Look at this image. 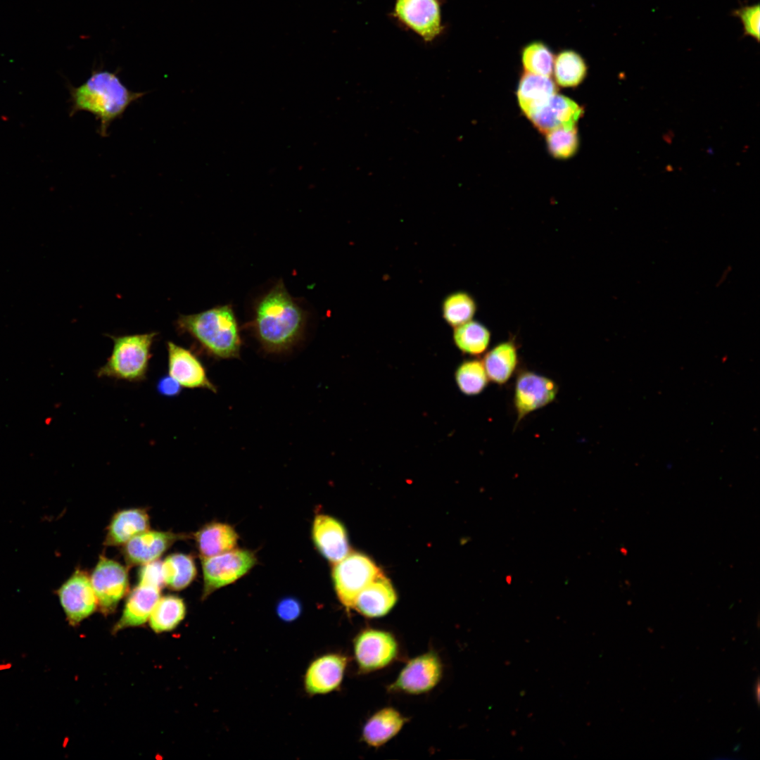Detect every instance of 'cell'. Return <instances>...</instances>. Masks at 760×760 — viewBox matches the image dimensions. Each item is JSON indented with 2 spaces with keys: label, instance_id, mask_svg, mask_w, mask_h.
Segmentation results:
<instances>
[{
  "label": "cell",
  "instance_id": "1",
  "mask_svg": "<svg viewBox=\"0 0 760 760\" xmlns=\"http://www.w3.org/2000/svg\"><path fill=\"white\" fill-rule=\"evenodd\" d=\"M306 318L305 310L280 279L255 301L249 327L265 351L281 353L300 338Z\"/></svg>",
  "mask_w": 760,
  "mask_h": 760
},
{
  "label": "cell",
  "instance_id": "2",
  "mask_svg": "<svg viewBox=\"0 0 760 760\" xmlns=\"http://www.w3.org/2000/svg\"><path fill=\"white\" fill-rule=\"evenodd\" d=\"M101 68L92 70L91 76L80 86L68 84L70 92V116L80 111L93 114L100 122L98 132L108 136L110 123L122 118L126 109L146 92L129 89L118 75Z\"/></svg>",
  "mask_w": 760,
  "mask_h": 760
},
{
  "label": "cell",
  "instance_id": "3",
  "mask_svg": "<svg viewBox=\"0 0 760 760\" xmlns=\"http://www.w3.org/2000/svg\"><path fill=\"white\" fill-rule=\"evenodd\" d=\"M177 331L193 338L209 355L218 359L239 357L241 338L237 319L229 304L192 315H180Z\"/></svg>",
  "mask_w": 760,
  "mask_h": 760
},
{
  "label": "cell",
  "instance_id": "4",
  "mask_svg": "<svg viewBox=\"0 0 760 760\" xmlns=\"http://www.w3.org/2000/svg\"><path fill=\"white\" fill-rule=\"evenodd\" d=\"M156 331L123 336L108 335L113 341L110 355L97 370V376L131 382L146 379Z\"/></svg>",
  "mask_w": 760,
  "mask_h": 760
},
{
  "label": "cell",
  "instance_id": "5",
  "mask_svg": "<svg viewBox=\"0 0 760 760\" xmlns=\"http://www.w3.org/2000/svg\"><path fill=\"white\" fill-rule=\"evenodd\" d=\"M381 571L374 562L359 552H349L334 564L332 578L337 597L348 609H353L359 593Z\"/></svg>",
  "mask_w": 760,
  "mask_h": 760
},
{
  "label": "cell",
  "instance_id": "6",
  "mask_svg": "<svg viewBox=\"0 0 760 760\" xmlns=\"http://www.w3.org/2000/svg\"><path fill=\"white\" fill-rule=\"evenodd\" d=\"M203 577L202 600L214 591L237 581L256 564L251 550L234 548L227 552L201 559Z\"/></svg>",
  "mask_w": 760,
  "mask_h": 760
},
{
  "label": "cell",
  "instance_id": "7",
  "mask_svg": "<svg viewBox=\"0 0 760 760\" xmlns=\"http://www.w3.org/2000/svg\"><path fill=\"white\" fill-rule=\"evenodd\" d=\"M90 579L98 601V609L104 614L113 612L129 591L127 569L120 562L100 556Z\"/></svg>",
  "mask_w": 760,
  "mask_h": 760
},
{
  "label": "cell",
  "instance_id": "8",
  "mask_svg": "<svg viewBox=\"0 0 760 760\" xmlns=\"http://www.w3.org/2000/svg\"><path fill=\"white\" fill-rule=\"evenodd\" d=\"M70 625L75 626L98 609V601L87 571L77 568L56 590Z\"/></svg>",
  "mask_w": 760,
  "mask_h": 760
},
{
  "label": "cell",
  "instance_id": "9",
  "mask_svg": "<svg viewBox=\"0 0 760 760\" xmlns=\"http://www.w3.org/2000/svg\"><path fill=\"white\" fill-rule=\"evenodd\" d=\"M441 0H395L393 16L425 42H431L444 30Z\"/></svg>",
  "mask_w": 760,
  "mask_h": 760
},
{
  "label": "cell",
  "instance_id": "10",
  "mask_svg": "<svg viewBox=\"0 0 760 760\" xmlns=\"http://www.w3.org/2000/svg\"><path fill=\"white\" fill-rule=\"evenodd\" d=\"M558 391V385L553 379L531 370L520 372L514 387L516 424L529 414L552 403Z\"/></svg>",
  "mask_w": 760,
  "mask_h": 760
},
{
  "label": "cell",
  "instance_id": "11",
  "mask_svg": "<svg viewBox=\"0 0 760 760\" xmlns=\"http://www.w3.org/2000/svg\"><path fill=\"white\" fill-rule=\"evenodd\" d=\"M398 642L389 632L368 628L354 639L353 650L359 669L368 673L390 664L398 654Z\"/></svg>",
  "mask_w": 760,
  "mask_h": 760
},
{
  "label": "cell",
  "instance_id": "12",
  "mask_svg": "<svg viewBox=\"0 0 760 760\" xmlns=\"http://www.w3.org/2000/svg\"><path fill=\"white\" fill-rule=\"evenodd\" d=\"M443 675V665L438 655L428 652L410 659L388 686L391 692L419 695L431 690Z\"/></svg>",
  "mask_w": 760,
  "mask_h": 760
},
{
  "label": "cell",
  "instance_id": "13",
  "mask_svg": "<svg viewBox=\"0 0 760 760\" xmlns=\"http://www.w3.org/2000/svg\"><path fill=\"white\" fill-rule=\"evenodd\" d=\"M190 538L189 533L148 529L123 545L122 552L128 566H142L158 560L175 542Z\"/></svg>",
  "mask_w": 760,
  "mask_h": 760
},
{
  "label": "cell",
  "instance_id": "14",
  "mask_svg": "<svg viewBox=\"0 0 760 760\" xmlns=\"http://www.w3.org/2000/svg\"><path fill=\"white\" fill-rule=\"evenodd\" d=\"M166 345L168 374L182 387L217 391V388L208 379L203 365L191 350L172 341H167Z\"/></svg>",
  "mask_w": 760,
  "mask_h": 760
},
{
  "label": "cell",
  "instance_id": "15",
  "mask_svg": "<svg viewBox=\"0 0 760 760\" xmlns=\"http://www.w3.org/2000/svg\"><path fill=\"white\" fill-rule=\"evenodd\" d=\"M347 657L341 654H327L314 660L307 669L304 687L310 695H324L341 685L347 666Z\"/></svg>",
  "mask_w": 760,
  "mask_h": 760
},
{
  "label": "cell",
  "instance_id": "16",
  "mask_svg": "<svg viewBox=\"0 0 760 760\" xmlns=\"http://www.w3.org/2000/svg\"><path fill=\"white\" fill-rule=\"evenodd\" d=\"M312 540L318 551L330 562L341 561L349 552L346 531L335 518L327 514H317L312 526Z\"/></svg>",
  "mask_w": 760,
  "mask_h": 760
},
{
  "label": "cell",
  "instance_id": "17",
  "mask_svg": "<svg viewBox=\"0 0 760 760\" xmlns=\"http://www.w3.org/2000/svg\"><path fill=\"white\" fill-rule=\"evenodd\" d=\"M582 113V108L576 102L556 94L529 119L540 132L547 134L557 129L574 128Z\"/></svg>",
  "mask_w": 760,
  "mask_h": 760
},
{
  "label": "cell",
  "instance_id": "18",
  "mask_svg": "<svg viewBox=\"0 0 760 760\" xmlns=\"http://www.w3.org/2000/svg\"><path fill=\"white\" fill-rule=\"evenodd\" d=\"M161 588L139 583L129 592L122 615L115 624L113 631L140 626L148 621L149 616L160 597Z\"/></svg>",
  "mask_w": 760,
  "mask_h": 760
},
{
  "label": "cell",
  "instance_id": "19",
  "mask_svg": "<svg viewBox=\"0 0 760 760\" xmlns=\"http://www.w3.org/2000/svg\"><path fill=\"white\" fill-rule=\"evenodd\" d=\"M397 601L391 581L381 572L357 595L353 609L369 618L388 614Z\"/></svg>",
  "mask_w": 760,
  "mask_h": 760
},
{
  "label": "cell",
  "instance_id": "20",
  "mask_svg": "<svg viewBox=\"0 0 760 760\" xmlns=\"http://www.w3.org/2000/svg\"><path fill=\"white\" fill-rule=\"evenodd\" d=\"M150 528V518L146 508L123 509L115 512L106 529L103 544L122 546L137 534Z\"/></svg>",
  "mask_w": 760,
  "mask_h": 760
},
{
  "label": "cell",
  "instance_id": "21",
  "mask_svg": "<svg viewBox=\"0 0 760 760\" xmlns=\"http://www.w3.org/2000/svg\"><path fill=\"white\" fill-rule=\"evenodd\" d=\"M201 559L227 552L236 547L239 536L229 524L212 521L191 534Z\"/></svg>",
  "mask_w": 760,
  "mask_h": 760
},
{
  "label": "cell",
  "instance_id": "22",
  "mask_svg": "<svg viewBox=\"0 0 760 760\" xmlns=\"http://www.w3.org/2000/svg\"><path fill=\"white\" fill-rule=\"evenodd\" d=\"M488 379L502 386L507 383L517 371L518 348L512 340L500 342L488 351L482 361Z\"/></svg>",
  "mask_w": 760,
  "mask_h": 760
},
{
  "label": "cell",
  "instance_id": "23",
  "mask_svg": "<svg viewBox=\"0 0 760 760\" xmlns=\"http://www.w3.org/2000/svg\"><path fill=\"white\" fill-rule=\"evenodd\" d=\"M405 721L406 718L394 708H383L374 713L364 725L362 740L369 746L381 747L400 731Z\"/></svg>",
  "mask_w": 760,
  "mask_h": 760
},
{
  "label": "cell",
  "instance_id": "24",
  "mask_svg": "<svg viewBox=\"0 0 760 760\" xmlns=\"http://www.w3.org/2000/svg\"><path fill=\"white\" fill-rule=\"evenodd\" d=\"M556 94L557 87L550 77L525 72L519 83L517 97L521 110L530 118Z\"/></svg>",
  "mask_w": 760,
  "mask_h": 760
},
{
  "label": "cell",
  "instance_id": "25",
  "mask_svg": "<svg viewBox=\"0 0 760 760\" xmlns=\"http://www.w3.org/2000/svg\"><path fill=\"white\" fill-rule=\"evenodd\" d=\"M164 585L172 590H181L195 579L197 570L190 555L176 552L167 555L162 562Z\"/></svg>",
  "mask_w": 760,
  "mask_h": 760
},
{
  "label": "cell",
  "instance_id": "26",
  "mask_svg": "<svg viewBox=\"0 0 760 760\" xmlns=\"http://www.w3.org/2000/svg\"><path fill=\"white\" fill-rule=\"evenodd\" d=\"M184 600L175 595L160 597L148 619L151 628L160 633L175 629L184 619Z\"/></svg>",
  "mask_w": 760,
  "mask_h": 760
},
{
  "label": "cell",
  "instance_id": "27",
  "mask_svg": "<svg viewBox=\"0 0 760 760\" xmlns=\"http://www.w3.org/2000/svg\"><path fill=\"white\" fill-rule=\"evenodd\" d=\"M491 339L490 330L479 322L470 320L457 327L453 332V341L463 353L480 355L488 349Z\"/></svg>",
  "mask_w": 760,
  "mask_h": 760
},
{
  "label": "cell",
  "instance_id": "28",
  "mask_svg": "<svg viewBox=\"0 0 760 760\" xmlns=\"http://www.w3.org/2000/svg\"><path fill=\"white\" fill-rule=\"evenodd\" d=\"M587 69L584 58L574 50H562L555 58L553 71L560 86H577L585 77Z\"/></svg>",
  "mask_w": 760,
  "mask_h": 760
},
{
  "label": "cell",
  "instance_id": "29",
  "mask_svg": "<svg viewBox=\"0 0 760 760\" xmlns=\"http://www.w3.org/2000/svg\"><path fill=\"white\" fill-rule=\"evenodd\" d=\"M476 308L474 298L462 291L448 294L441 306L443 319L454 328L471 320Z\"/></svg>",
  "mask_w": 760,
  "mask_h": 760
},
{
  "label": "cell",
  "instance_id": "30",
  "mask_svg": "<svg viewBox=\"0 0 760 760\" xmlns=\"http://www.w3.org/2000/svg\"><path fill=\"white\" fill-rule=\"evenodd\" d=\"M521 58L527 72L550 77L553 72L554 53L543 41H532L524 46Z\"/></svg>",
  "mask_w": 760,
  "mask_h": 760
},
{
  "label": "cell",
  "instance_id": "31",
  "mask_svg": "<svg viewBox=\"0 0 760 760\" xmlns=\"http://www.w3.org/2000/svg\"><path fill=\"white\" fill-rule=\"evenodd\" d=\"M455 377L460 391L469 396L482 393L489 381L483 362L475 359L462 362L457 367Z\"/></svg>",
  "mask_w": 760,
  "mask_h": 760
},
{
  "label": "cell",
  "instance_id": "32",
  "mask_svg": "<svg viewBox=\"0 0 760 760\" xmlns=\"http://www.w3.org/2000/svg\"><path fill=\"white\" fill-rule=\"evenodd\" d=\"M547 144L555 158H566L574 154L578 147L576 128L557 129L547 133Z\"/></svg>",
  "mask_w": 760,
  "mask_h": 760
},
{
  "label": "cell",
  "instance_id": "33",
  "mask_svg": "<svg viewBox=\"0 0 760 760\" xmlns=\"http://www.w3.org/2000/svg\"><path fill=\"white\" fill-rule=\"evenodd\" d=\"M733 15L740 19L744 29V35L754 38L758 42L760 39V5L759 4L742 6L733 11Z\"/></svg>",
  "mask_w": 760,
  "mask_h": 760
},
{
  "label": "cell",
  "instance_id": "34",
  "mask_svg": "<svg viewBox=\"0 0 760 760\" xmlns=\"http://www.w3.org/2000/svg\"><path fill=\"white\" fill-rule=\"evenodd\" d=\"M138 582L155 585L162 589L165 586L162 562L158 559L142 565L138 574Z\"/></svg>",
  "mask_w": 760,
  "mask_h": 760
},
{
  "label": "cell",
  "instance_id": "35",
  "mask_svg": "<svg viewBox=\"0 0 760 760\" xmlns=\"http://www.w3.org/2000/svg\"><path fill=\"white\" fill-rule=\"evenodd\" d=\"M301 607L298 600L292 597L282 600L277 606V614L285 621L296 619L300 613Z\"/></svg>",
  "mask_w": 760,
  "mask_h": 760
},
{
  "label": "cell",
  "instance_id": "36",
  "mask_svg": "<svg viewBox=\"0 0 760 760\" xmlns=\"http://www.w3.org/2000/svg\"><path fill=\"white\" fill-rule=\"evenodd\" d=\"M182 388L181 385L169 374L160 378L156 384L158 393L167 398L179 395Z\"/></svg>",
  "mask_w": 760,
  "mask_h": 760
}]
</instances>
